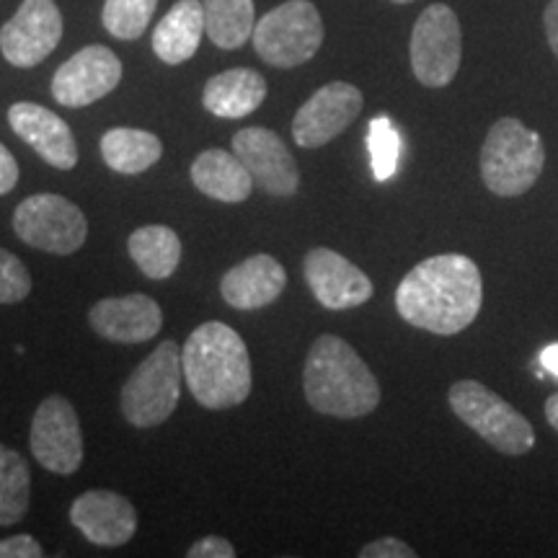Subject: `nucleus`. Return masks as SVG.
<instances>
[{
  "label": "nucleus",
  "instance_id": "aec40b11",
  "mask_svg": "<svg viewBox=\"0 0 558 558\" xmlns=\"http://www.w3.org/2000/svg\"><path fill=\"white\" fill-rule=\"evenodd\" d=\"M267 99V81L251 68H233L205 83L202 104L209 114L222 120H241L254 114Z\"/></svg>",
  "mask_w": 558,
  "mask_h": 558
},
{
  "label": "nucleus",
  "instance_id": "f704fd0d",
  "mask_svg": "<svg viewBox=\"0 0 558 558\" xmlns=\"http://www.w3.org/2000/svg\"><path fill=\"white\" fill-rule=\"evenodd\" d=\"M541 367L548 369L550 375L558 380V344H550L541 352Z\"/></svg>",
  "mask_w": 558,
  "mask_h": 558
},
{
  "label": "nucleus",
  "instance_id": "5701e85b",
  "mask_svg": "<svg viewBox=\"0 0 558 558\" xmlns=\"http://www.w3.org/2000/svg\"><path fill=\"white\" fill-rule=\"evenodd\" d=\"M163 156V143L148 130L114 128L101 137V158L111 171L122 177H137L148 171Z\"/></svg>",
  "mask_w": 558,
  "mask_h": 558
},
{
  "label": "nucleus",
  "instance_id": "f3484780",
  "mask_svg": "<svg viewBox=\"0 0 558 558\" xmlns=\"http://www.w3.org/2000/svg\"><path fill=\"white\" fill-rule=\"evenodd\" d=\"M9 124L26 145H32L45 163L60 171L75 169L78 145H75L73 130L54 111L41 107V104L19 101L9 109Z\"/></svg>",
  "mask_w": 558,
  "mask_h": 558
},
{
  "label": "nucleus",
  "instance_id": "f257e3e1",
  "mask_svg": "<svg viewBox=\"0 0 558 558\" xmlns=\"http://www.w3.org/2000/svg\"><path fill=\"white\" fill-rule=\"evenodd\" d=\"M484 279L463 254H439L418 262L396 288V311L409 326L437 337H456L478 318Z\"/></svg>",
  "mask_w": 558,
  "mask_h": 558
},
{
  "label": "nucleus",
  "instance_id": "7ed1b4c3",
  "mask_svg": "<svg viewBox=\"0 0 558 558\" xmlns=\"http://www.w3.org/2000/svg\"><path fill=\"white\" fill-rule=\"evenodd\" d=\"M303 390L311 409L333 418H362L380 403V386L357 349L324 333L313 341L303 369Z\"/></svg>",
  "mask_w": 558,
  "mask_h": 558
},
{
  "label": "nucleus",
  "instance_id": "e433bc0d",
  "mask_svg": "<svg viewBox=\"0 0 558 558\" xmlns=\"http://www.w3.org/2000/svg\"><path fill=\"white\" fill-rule=\"evenodd\" d=\"M390 3H399V5H407V3H414V0H390Z\"/></svg>",
  "mask_w": 558,
  "mask_h": 558
},
{
  "label": "nucleus",
  "instance_id": "dca6fc26",
  "mask_svg": "<svg viewBox=\"0 0 558 558\" xmlns=\"http://www.w3.org/2000/svg\"><path fill=\"white\" fill-rule=\"evenodd\" d=\"M70 522L94 546L117 548L135 535L137 512L122 494L109 492V488H94V492L81 494L70 505Z\"/></svg>",
  "mask_w": 558,
  "mask_h": 558
},
{
  "label": "nucleus",
  "instance_id": "ddd939ff",
  "mask_svg": "<svg viewBox=\"0 0 558 558\" xmlns=\"http://www.w3.org/2000/svg\"><path fill=\"white\" fill-rule=\"evenodd\" d=\"M122 62L109 47L90 45L62 62L52 78L54 101L68 109H83L96 104L120 86Z\"/></svg>",
  "mask_w": 558,
  "mask_h": 558
},
{
  "label": "nucleus",
  "instance_id": "4be33fe9",
  "mask_svg": "<svg viewBox=\"0 0 558 558\" xmlns=\"http://www.w3.org/2000/svg\"><path fill=\"white\" fill-rule=\"evenodd\" d=\"M205 32V9L199 0H179L153 29V52L166 65H181L199 50Z\"/></svg>",
  "mask_w": 558,
  "mask_h": 558
},
{
  "label": "nucleus",
  "instance_id": "423d86ee",
  "mask_svg": "<svg viewBox=\"0 0 558 558\" xmlns=\"http://www.w3.org/2000/svg\"><path fill=\"white\" fill-rule=\"evenodd\" d=\"M450 409L465 427L492 445L501 456H525L533 450V424L520 414L512 403L488 390L478 380H458L448 393Z\"/></svg>",
  "mask_w": 558,
  "mask_h": 558
},
{
  "label": "nucleus",
  "instance_id": "6ab92c4d",
  "mask_svg": "<svg viewBox=\"0 0 558 558\" xmlns=\"http://www.w3.org/2000/svg\"><path fill=\"white\" fill-rule=\"evenodd\" d=\"M284 288H288V271L269 254L248 256L220 279V295L235 311L267 308L282 295Z\"/></svg>",
  "mask_w": 558,
  "mask_h": 558
},
{
  "label": "nucleus",
  "instance_id": "c756f323",
  "mask_svg": "<svg viewBox=\"0 0 558 558\" xmlns=\"http://www.w3.org/2000/svg\"><path fill=\"white\" fill-rule=\"evenodd\" d=\"M362 558H416V550L399 538H380L360 550Z\"/></svg>",
  "mask_w": 558,
  "mask_h": 558
},
{
  "label": "nucleus",
  "instance_id": "bb28decb",
  "mask_svg": "<svg viewBox=\"0 0 558 558\" xmlns=\"http://www.w3.org/2000/svg\"><path fill=\"white\" fill-rule=\"evenodd\" d=\"M156 5L158 0H107L101 11L104 29L124 41L140 39L150 26Z\"/></svg>",
  "mask_w": 558,
  "mask_h": 558
},
{
  "label": "nucleus",
  "instance_id": "2eb2a0df",
  "mask_svg": "<svg viewBox=\"0 0 558 558\" xmlns=\"http://www.w3.org/2000/svg\"><path fill=\"white\" fill-rule=\"evenodd\" d=\"M303 271L313 298L329 311L360 308L375 292L365 271L333 248H311L303 262Z\"/></svg>",
  "mask_w": 558,
  "mask_h": 558
},
{
  "label": "nucleus",
  "instance_id": "c85d7f7f",
  "mask_svg": "<svg viewBox=\"0 0 558 558\" xmlns=\"http://www.w3.org/2000/svg\"><path fill=\"white\" fill-rule=\"evenodd\" d=\"M32 275L19 256L0 248V303L13 305L29 298Z\"/></svg>",
  "mask_w": 558,
  "mask_h": 558
},
{
  "label": "nucleus",
  "instance_id": "cd10ccee",
  "mask_svg": "<svg viewBox=\"0 0 558 558\" xmlns=\"http://www.w3.org/2000/svg\"><path fill=\"white\" fill-rule=\"evenodd\" d=\"M369 135H367V148L373 156V171L375 179L386 181L399 169V156H401V135L396 130V124L388 117H375L369 122Z\"/></svg>",
  "mask_w": 558,
  "mask_h": 558
},
{
  "label": "nucleus",
  "instance_id": "4468645a",
  "mask_svg": "<svg viewBox=\"0 0 558 558\" xmlns=\"http://www.w3.org/2000/svg\"><path fill=\"white\" fill-rule=\"evenodd\" d=\"M233 153L254 177V184H259L271 197H292L300 190V169L277 132L267 128L235 132Z\"/></svg>",
  "mask_w": 558,
  "mask_h": 558
},
{
  "label": "nucleus",
  "instance_id": "393cba45",
  "mask_svg": "<svg viewBox=\"0 0 558 558\" xmlns=\"http://www.w3.org/2000/svg\"><path fill=\"white\" fill-rule=\"evenodd\" d=\"M205 29L220 50H239L254 34V0H202Z\"/></svg>",
  "mask_w": 558,
  "mask_h": 558
},
{
  "label": "nucleus",
  "instance_id": "0eeeda50",
  "mask_svg": "<svg viewBox=\"0 0 558 558\" xmlns=\"http://www.w3.org/2000/svg\"><path fill=\"white\" fill-rule=\"evenodd\" d=\"M254 50L271 68H298L324 45V21L311 0H288L256 21Z\"/></svg>",
  "mask_w": 558,
  "mask_h": 558
},
{
  "label": "nucleus",
  "instance_id": "39448f33",
  "mask_svg": "<svg viewBox=\"0 0 558 558\" xmlns=\"http://www.w3.org/2000/svg\"><path fill=\"white\" fill-rule=\"evenodd\" d=\"M181 352L177 341H160L158 349L132 369L120 393L122 414L132 427H158L179 407L181 399Z\"/></svg>",
  "mask_w": 558,
  "mask_h": 558
},
{
  "label": "nucleus",
  "instance_id": "6e6552de",
  "mask_svg": "<svg viewBox=\"0 0 558 558\" xmlns=\"http://www.w3.org/2000/svg\"><path fill=\"white\" fill-rule=\"evenodd\" d=\"M13 233L26 246L54 256L75 254L88 239L83 209L60 194H34L13 213Z\"/></svg>",
  "mask_w": 558,
  "mask_h": 558
},
{
  "label": "nucleus",
  "instance_id": "b1692460",
  "mask_svg": "<svg viewBox=\"0 0 558 558\" xmlns=\"http://www.w3.org/2000/svg\"><path fill=\"white\" fill-rule=\"evenodd\" d=\"M132 262L148 279H169L179 269L181 239L169 226H143L128 241Z\"/></svg>",
  "mask_w": 558,
  "mask_h": 558
},
{
  "label": "nucleus",
  "instance_id": "f8f14e48",
  "mask_svg": "<svg viewBox=\"0 0 558 558\" xmlns=\"http://www.w3.org/2000/svg\"><path fill=\"white\" fill-rule=\"evenodd\" d=\"M362 104H365L362 90L352 83H326L298 109L292 120V137L305 150L324 148L357 120Z\"/></svg>",
  "mask_w": 558,
  "mask_h": 558
},
{
  "label": "nucleus",
  "instance_id": "412c9836",
  "mask_svg": "<svg viewBox=\"0 0 558 558\" xmlns=\"http://www.w3.org/2000/svg\"><path fill=\"white\" fill-rule=\"evenodd\" d=\"M192 184L205 197L228 202V205H239V202H246L251 197L254 177H251L243 160L235 153L209 148L194 158Z\"/></svg>",
  "mask_w": 558,
  "mask_h": 558
},
{
  "label": "nucleus",
  "instance_id": "1a4fd4ad",
  "mask_svg": "<svg viewBox=\"0 0 558 558\" xmlns=\"http://www.w3.org/2000/svg\"><path fill=\"white\" fill-rule=\"evenodd\" d=\"M411 70L416 81L427 88L450 86L463 58V34L456 11L435 3L422 11L411 32Z\"/></svg>",
  "mask_w": 558,
  "mask_h": 558
},
{
  "label": "nucleus",
  "instance_id": "72a5a7b5",
  "mask_svg": "<svg viewBox=\"0 0 558 558\" xmlns=\"http://www.w3.org/2000/svg\"><path fill=\"white\" fill-rule=\"evenodd\" d=\"M543 24H546V37L550 52L558 58V0H550L546 13H543Z\"/></svg>",
  "mask_w": 558,
  "mask_h": 558
},
{
  "label": "nucleus",
  "instance_id": "9d476101",
  "mask_svg": "<svg viewBox=\"0 0 558 558\" xmlns=\"http://www.w3.org/2000/svg\"><path fill=\"white\" fill-rule=\"evenodd\" d=\"M32 456L41 469L70 476L83 463V432L78 414L65 396H47L34 411L29 432Z\"/></svg>",
  "mask_w": 558,
  "mask_h": 558
},
{
  "label": "nucleus",
  "instance_id": "20e7f679",
  "mask_svg": "<svg viewBox=\"0 0 558 558\" xmlns=\"http://www.w3.org/2000/svg\"><path fill=\"white\" fill-rule=\"evenodd\" d=\"M546 148L535 130L514 117H501L492 124L481 145V179L497 197H522L541 179Z\"/></svg>",
  "mask_w": 558,
  "mask_h": 558
},
{
  "label": "nucleus",
  "instance_id": "f03ea898",
  "mask_svg": "<svg viewBox=\"0 0 558 558\" xmlns=\"http://www.w3.org/2000/svg\"><path fill=\"white\" fill-rule=\"evenodd\" d=\"M184 380L199 407L220 411L241 407L251 393V357L233 326L207 320L181 349Z\"/></svg>",
  "mask_w": 558,
  "mask_h": 558
},
{
  "label": "nucleus",
  "instance_id": "a211bd4d",
  "mask_svg": "<svg viewBox=\"0 0 558 558\" xmlns=\"http://www.w3.org/2000/svg\"><path fill=\"white\" fill-rule=\"evenodd\" d=\"M90 329L117 344H143L163 329V311L148 295L104 298L88 311Z\"/></svg>",
  "mask_w": 558,
  "mask_h": 558
},
{
  "label": "nucleus",
  "instance_id": "473e14b6",
  "mask_svg": "<svg viewBox=\"0 0 558 558\" xmlns=\"http://www.w3.org/2000/svg\"><path fill=\"white\" fill-rule=\"evenodd\" d=\"M19 184V163L11 156V150L0 143V197L16 190Z\"/></svg>",
  "mask_w": 558,
  "mask_h": 558
},
{
  "label": "nucleus",
  "instance_id": "9b49d317",
  "mask_svg": "<svg viewBox=\"0 0 558 558\" xmlns=\"http://www.w3.org/2000/svg\"><path fill=\"white\" fill-rule=\"evenodd\" d=\"M62 39V13L54 0H24L0 29V52L13 68H34L54 52Z\"/></svg>",
  "mask_w": 558,
  "mask_h": 558
},
{
  "label": "nucleus",
  "instance_id": "a878e982",
  "mask_svg": "<svg viewBox=\"0 0 558 558\" xmlns=\"http://www.w3.org/2000/svg\"><path fill=\"white\" fill-rule=\"evenodd\" d=\"M32 501V471L24 456L0 445V525H16Z\"/></svg>",
  "mask_w": 558,
  "mask_h": 558
},
{
  "label": "nucleus",
  "instance_id": "7c9ffc66",
  "mask_svg": "<svg viewBox=\"0 0 558 558\" xmlns=\"http://www.w3.org/2000/svg\"><path fill=\"white\" fill-rule=\"evenodd\" d=\"M45 550L32 535H11L0 541V558H41Z\"/></svg>",
  "mask_w": 558,
  "mask_h": 558
},
{
  "label": "nucleus",
  "instance_id": "2f4dec72",
  "mask_svg": "<svg viewBox=\"0 0 558 558\" xmlns=\"http://www.w3.org/2000/svg\"><path fill=\"white\" fill-rule=\"evenodd\" d=\"M186 556L190 558H233L235 548H233V543L220 538V535H207V538L194 543V546L186 550Z\"/></svg>",
  "mask_w": 558,
  "mask_h": 558
},
{
  "label": "nucleus",
  "instance_id": "c9c22d12",
  "mask_svg": "<svg viewBox=\"0 0 558 558\" xmlns=\"http://www.w3.org/2000/svg\"><path fill=\"white\" fill-rule=\"evenodd\" d=\"M546 418H548L550 427L558 432V390L546 399Z\"/></svg>",
  "mask_w": 558,
  "mask_h": 558
}]
</instances>
